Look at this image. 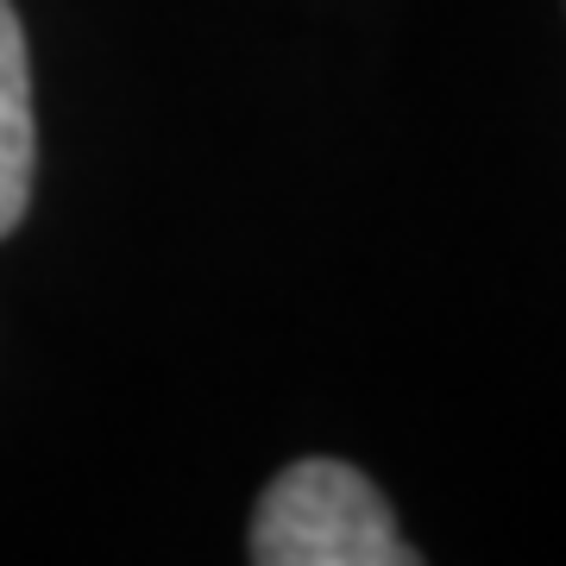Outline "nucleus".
I'll use <instances>...</instances> for the list:
<instances>
[{"mask_svg": "<svg viewBox=\"0 0 566 566\" xmlns=\"http://www.w3.org/2000/svg\"><path fill=\"white\" fill-rule=\"evenodd\" d=\"M259 566H416L422 554L378 497V485L346 460L283 465L252 516Z\"/></svg>", "mask_w": 566, "mask_h": 566, "instance_id": "obj_1", "label": "nucleus"}, {"mask_svg": "<svg viewBox=\"0 0 566 566\" xmlns=\"http://www.w3.org/2000/svg\"><path fill=\"white\" fill-rule=\"evenodd\" d=\"M32 164H39V126H32V63L13 0H0V240L25 221L32 202Z\"/></svg>", "mask_w": 566, "mask_h": 566, "instance_id": "obj_2", "label": "nucleus"}]
</instances>
